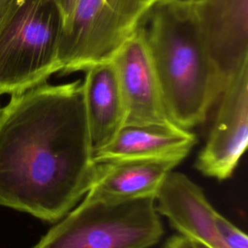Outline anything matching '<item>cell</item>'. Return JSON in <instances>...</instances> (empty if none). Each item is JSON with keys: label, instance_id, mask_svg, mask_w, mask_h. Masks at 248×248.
I'll use <instances>...</instances> for the list:
<instances>
[{"label": "cell", "instance_id": "cell-12", "mask_svg": "<svg viewBox=\"0 0 248 248\" xmlns=\"http://www.w3.org/2000/svg\"><path fill=\"white\" fill-rule=\"evenodd\" d=\"M197 142L195 134L168 121L124 125L113 140L94 153L96 163L129 158L183 160Z\"/></svg>", "mask_w": 248, "mask_h": 248}, {"label": "cell", "instance_id": "cell-13", "mask_svg": "<svg viewBox=\"0 0 248 248\" xmlns=\"http://www.w3.org/2000/svg\"><path fill=\"white\" fill-rule=\"evenodd\" d=\"M215 225L219 239L225 248H248L247 235L218 212Z\"/></svg>", "mask_w": 248, "mask_h": 248}, {"label": "cell", "instance_id": "cell-5", "mask_svg": "<svg viewBox=\"0 0 248 248\" xmlns=\"http://www.w3.org/2000/svg\"><path fill=\"white\" fill-rule=\"evenodd\" d=\"M144 14L142 0H78L60 45L61 75L110 58Z\"/></svg>", "mask_w": 248, "mask_h": 248}, {"label": "cell", "instance_id": "cell-1", "mask_svg": "<svg viewBox=\"0 0 248 248\" xmlns=\"http://www.w3.org/2000/svg\"><path fill=\"white\" fill-rule=\"evenodd\" d=\"M97 163L82 80L43 83L0 108V205L56 222L86 194Z\"/></svg>", "mask_w": 248, "mask_h": 248}, {"label": "cell", "instance_id": "cell-3", "mask_svg": "<svg viewBox=\"0 0 248 248\" xmlns=\"http://www.w3.org/2000/svg\"><path fill=\"white\" fill-rule=\"evenodd\" d=\"M63 31L55 0H16L0 23V92L20 93L60 73Z\"/></svg>", "mask_w": 248, "mask_h": 248}, {"label": "cell", "instance_id": "cell-8", "mask_svg": "<svg viewBox=\"0 0 248 248\" xmlns=\"http://www.w3.org/2000/svg\"><path fill=\"white\" fill-rule=\"evenodd\" d=\"M110 59L116 69L125 102V125L170 121L140 24Z\"/></svg>", "mask_w": 248, "mask_h": 248}, {"label": "cell", "instance_id": "cell-9", "mask_svg": "<svg viewBox=\"0 0 248 248\" xmlns=\"http://www.w3.org/2000/svg\"><path fill=\"white\" fill-rule=\"evenodd\" d=\"M158 213L169 219L180 235L211 248H225L217 234L215 217L202 188L181 172L170 171L156 197Z\"/></svg>", "mask_w": 248, "mask_h": 248}, {"label": "cell", "instance_id": "cell-7", "mask_svg": "<svg viewBox=\"0 0 248 248\" xmlns=\"http://www.w3.org/2000/svg\"><path fill=\"white\" fill-rule=\"evenodd\" d=\"M193 8L211 62L226 84L248 63V0H201Z\"/></svg>", "mask_w": 248, "mask_h": 248}, {"label": "cell", "instance_id": "cell-17", "mask_svg": "<svg viewBox=\"0 0 248 248\" xmlns=\"http://www.w3.org/2000/svg\"><path fill=\"white\" fill-rule=\"evenodd\" d=\"M159 1H164V2H173V3H181V4H190V3H194V0H142L143 3V8H144V12L148 9L149 6H151L153 3L155 2H159Z\"/></svg>", "mask_w": 248, "mask_h": 248}, {"label": "cell", "instance_id": "cell-4", "mask_svg": "<svg viewBox=\"0 0 248 248\" xmlns=\"http://www.w3.org/2000/svg\"><path fill=\"white\" fill-rule=\"evenodd\" d=\"M163 233L155 198H83L34 248H150Z\"/></svg>", "mask_w": 248, "mask_h": 248}, {"label": "cell", "instance_id": "cell-19", "mask_svg": "<svg viewBox=\"0 0 248 248\" xmlns=\"http://www.w3.org/2000/svg\"><path fill=\"white\" fill-rule=\"evenodd\" d=\"M198 1H201V0H194V3H195V2H198Z\"/></svg>", "mask_w": 248, "mask_h": 248}, {"label": "cell", "instance_id": "cell-15", "mask_svg": "<svg viewBox=\"0 0 248 248\" xmlns=\"http://www.w3.org/2000/svg\"><path fill=\"white\" fill-rule=\"evenodd\" d=\"M164 248H196L194 243L182 235H175L170 238Z\"/></svg>", "mask_w": 248, "mask_h": 248}, {"label": "cell", "instance_id": "cell-2", "mask_svg": "<svg viewBox=\"0 0 248 248\" xmlns=\"http://www.w3.org/2000/svg\"><path fill=\"white\" fill-rule=\"evenodd\" d=\"M139 24L169 120L187 130L204 122L225 82L208 55L193 3L155 2Z\"/></svg>", "mask_w": 248, "mask_h": 248}, {"label": "cell", "instance_id": "cell-6", "mask_svg": "<svg viewBox=\"0 0 248 248\" xmlns=\"http://www.w3.org/2000/svg\"><path fill=\"white\" fill-rule=\"evenodd\" d=\"M217 111L196 168L224 180L232 176L248 141V63L226 82L217 99Z\"/></svg>", "mask_w": 248, "mask_h": 248}, {"label": "cell", "instance_id": "cell-18", "mask_svg": "<svg viewBox=\"0 0 248 248\" xmlns=\"http://www.w3.org/2000/svg\"><path fill=\"white\" fill-rule=\"evenodd\" d=\"M193 243H194L196 248H211V247H209L205 244H202V243H197V242H193Z\"/></svg>", "mask_w": 248, "mask_h": 248}, {"label": "cell", "instance_id": "cell-11", "mask_svg": "<svg viewBox=\"0 0 248 248\" xmlns=\"http://www.w3.org/2000/svg\"><path fill=\"white\" fill-rule=\"evenodd\" d=\"M82 93L93 153L108 145L125 125L126 107L110 58L84 70Z\"/></svg>", "mask_w": 248, "mask_h": 248}, {"label": "cell", "instance_id": "cell-10", "mask_svg": "<svg viewBox=\"0 0 248 248\" xmlns=\"http://www.w3.org/2000/svg\"><path fill=\"white\" fill-rule=\"evenodd\" d=\"M181 161L167 157L99 162L83 198L106 201L155 198L166 176Z\"/></svg>", "mask_w": 248, "mask_h": 248}, {"label": "cell", "instance_id": "cell-14", "mask_svg": "<svg viewBox=\"0 0 248 248\" xmlns=\"http://www.w3.org/2000/svg\"><path fill=\"white\" fill-rule=\"evenodd\" d=\"M64 18V29L69 23L78 0H55ZM64 32V31H63Z\"/></svg>", "mask_w": 248, "mask_h": 248}, {"label": "cell", "instance_id": "cell-20", "mask_svg": "<svg viewBox=\"0 0 248 248\" xmlns=\"http://www.w3.org/2000/svg\"><path fill=\"white\" fill-rule=\"evenodd\" d=\"M1 95H2V93H1V92H0V96H1Z\"/></svg>", "mask_w": 248, "mask_h": 248}, {"label": "cell", "instance_id": "cell-16", "mask_svg": "<svg viewBox=\"0 0 248 248\" xmlns=\"http://www.w3.org/2000/svg\"><path fill=\"white\" fill-rule=\"evenodd\" d=\"M16 0H0V23Z\"/></svg>", "mask_w": 248, "mask_h": 248}]
</instances>
